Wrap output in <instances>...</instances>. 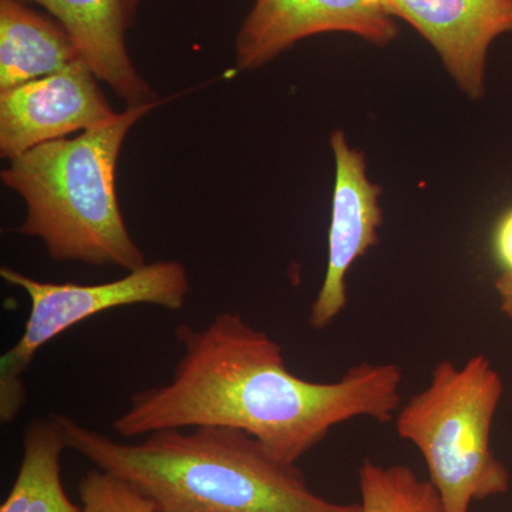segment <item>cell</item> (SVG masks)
<instances>
[{"instance_id":"6da1fadb","label":"cell","mask_w":512,"mask_h":512,"mask_svg":"<svg viewBox=\"0 0 512 512\" xmlns=\"http://www.w3.org/2000/svg\"><path fill=\"white\" fill-rule=\"evenodd\" d=\"M175 336L183 356L173 377L131 397L113 421L120 437L225 427L296 464L338 424L356 417L387 423L402 403L399 366L360 363L338 382H309L289 372L276 340L238 313H218L201 329L178 326Z\"/></svg>"},{"instance_id":"7a4b0ae2","label":"cell","mask_w":512,"mask_h":512,"mask_svg":"<svg viewBox=\"0 0 512 512\" xmlns=\"http://www.w3.org/2000/svg\"><path fill=\"white\" fill-rule=\"evenodd\" d=\"M69 450L146 495L157 512H362L313 493L296 464L244 431L195 427L121 443L57 414Z\"/></svg>"},{"instance_id":"3957f363","label":"cell","mask_w":512,"mask_h":512,"mask_svg":"<svg viewBox=\"0 0 512 512\" xmlns=\"http://www.w3.org/2000/svg\"><path fill=\"white\" fill-rule=\"evenodd\" d=\"M156 106L157 101L127 107L80 136L40 144L10 161L0 178L26 205L16 232L39 238L56 262L119 266L127 272L146 265L121 214L116 170L128 131Z\"/></svg>"},{"instance_id":"277c9868","label":"cell","mask_w":512,"mask_h":512,"mask_svg":"<svg viewBox=\"0 0 512 512\" xmlns=\"http://www.w3.org/2000/svg\"><path fill=\"white\" fill-rule=\"evenodd\" d=\"M503 393V379L488 357L473 356L463 367L441 362L429 386L394 417L397 434L426 461L446 512H470L474 501L510 490V471L491 448Z\"/></svg>"},{"instance_id":"5b68a950","label":"cell","mask_w":512,"mask_h":512,"mask_svg":"<svg viewBox=\"0 0 512 512\" xmlns=\"http://www.w3.org/2000/svg\"><path fill=\"white\" fill-rule=\"evenodd\" d=\"M3 281L28 295L29 316L18 342L0 357V421L10 424L28 402L23 376L39 350L74 326L133 305H154L180 311L190 295L187 269L178 261H157L104 284H52L36 281L9 266L0 268Z\"/></svg>"},{"instance_id":"8992f818","label":"cell","mask_w":512,"mask_h":512,"mask_svg":"<svg viewBox=\"0 0 512 512\" xmlns=\"http://www.w3.org/2000/svg\"><path fill=\"white\" fill-rule=\"evenodd\" d=\"M92 69L80 59L59 72L0 92V156L29 150L116 119Z\"/></svg>"},{"instance_id":"52a82bcc","label":"cell","mask_w":512,"mask_h":512,"mask_svg":"<svg viewBox=\"0 0 512 512\" xmlns=\"http://www.w3.org/2000/svg\"><path fill=\"white\" fill-rule=\"evenodd\" d=\"M332 32L387 46L400 29L377 0H255L235 40L237 69H258L299 40Z\"/></svg>"},{"instance_id":"ba28073f","label":"cell","mask_w":512,"mask_h":512,"mask_svg":"<svg viewBox=\"0 0 512 512\" xmlns=\"http://www.w3.org/2000/svg\"><path fill=\"white\" fill-rule=\"evenodd\" d=\"M336 180L329 229V256L325 281L312 303L309 323L322 330L332 325L348 305L346 276L357 259L379 242L383 222L379 197L382 187L366 175L365 154L350 147L343 131H333Z\"/></svg>"},{"instance_id":"9c48e42d","label":"cell","mask_w":512,"mask_h":512,"mask_svg":"<svg viewBox=\"0 0 512 512\" xmlns=\"http://www.w3.org/2000/svg\"><path fill=\"white\" fill-rule=\"evenodd\" d=\"M392 18L412 25L436 50L470 99L485 92L488 50L512 33V0H377Z\"/></svg>"},{"instance_id":"30bf717a","label":"cell","mask_w":512,"mask_h":512,"mask_svg":"<svg viewBox=\"0 0 512 512\" xmlns=\"http://www.w3.org/2000/svg\"><path fill=\"white\" fill-rule=\"evenodd\" d=\"M49 12L72 37L94 76L109 84L128 107L156 103L157 96L128 55V29L144 0H20Z\"/></svg>"},{"instance_id":"8fae6325","label":"cell","mask_w":512,"mask_h":512,"mask_svg":"<svg viewBox=\"0 0 512 512\" xmlns=\"http://www.w3.org/2000/svg\"><path fill=\"white\" fill-rule=\"evenodd\" d=\"M80 59L59 22L20 0H0V92L59 72Z\"/></svg>"},{"instance_id":"7c38bea8","label":"cell","mask_w":512,"mask_h":512,"mask_svg":"<svg viewBox=\"0 0 512 512\" xmlns=\"http://www.w3.org/2000/svg\"><path fill=\"white\" fill-rule=\"evenodd\" d=\"M67 448L56 413L30 421L18 476L0 512H83L63 487L62 456Z\"/></svg>"},{"instance_id":"4fadbf2b","label":"cell","mask_w":512,"mask_h":512,"mask_svg":"<svg viewBox=\"0 0 512 512\" xmlns=\"http://www.w3.org/2000/svg\"><path fill=\"white\" fill-rule=\"evenodd\" d=\"M362 512H446L439 491L410 467L366 461L359 468Z\"/></svg>"},{"instance_id":"5bb4252c","label":"cell","mask_w":512,"mask_h":512,"mask_svg":"<svg viewBox=\"0 0 512 512\" xmlns=\"http://www.w3.org/2000/svg\"><path fill=\"white\" fill-rule=\"evenodd\" d=\"M83 512H157L133 484L94 467L79 483Z\"/></svg>"},{"instance_id":"9a60e30c","label":"cell","mask_w":512,"mask_h":512,"mask_svg":"<svg viewBox=\"0 0 512 512\" xmlns=\"http://www.w3.org/2000/svg\"><path fill=\"white\" fill-rule=\"evenodd\" d=\"M494 251L504 271L512 272V208L495 228Z\"/></svg>"},{"instance_id":"2e32d148","label":"cell","mask_w":512,"mask_h":512,"mask_svg":"<svg viewBox=\"0 0 512 512\" xmlns=\"http://www.w3.org/2000/svg\"><path fill=\"white\" fill-rule=\"evenodd\" d=\"M494 286L500 298V311L512 320V272L504 271L495 279Z\"/></svg>"}]
</instances>
